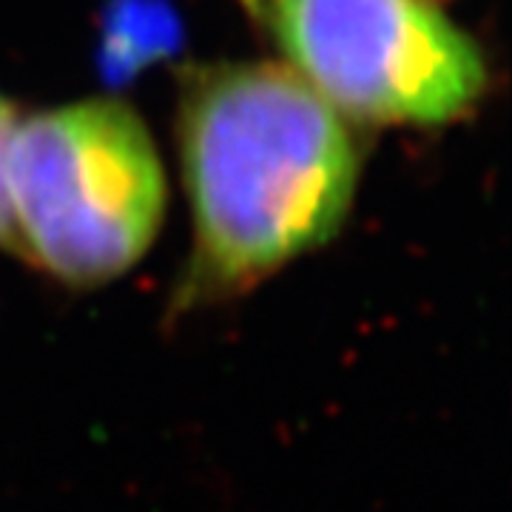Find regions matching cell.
<instances>
[{
    "label": "cell",
    "instance_id": "obj_1",
    "mask_svg": "<svg viewBox=\"0 0 512 512\" xmlns=\"http://www.w3.org/2000/svg\"><path fill=\"white\" fill-rule=\"evenodd\" d=\"M180 146L194 262L188 296L237 291L328 242L359 151L342 114L276 63L214 66L185 86Z\"/></svg>",
    "mask_w": 512,
    "mask_h": 512
},
{
    "label": "cell",
    "instance_id": "obj_2",
    "mask_svg": "<svg viewBox=\"0 0 512 512\" xmlns=\"http://www.w3.org/2000/svg\"><path fill=\"white\" fill-rule=\"evenodd\" d=\"M9 202L18 248L69 285H100L137 265L160 231V154L117 100L40 111L15 128Z\"/></svg>",
    "mask_w": 512,
    "mask_h": 512
},
{
    "label": "cell",
    "instance_id": "obj_3",
    "mask_svg": "<svg viewBox=\"0 0 512 512\" xmlns=\"http://www.w3.org/2000/svg\"><path fill=\"white\" fill-rule=\"evenodd\" d=\"M313 92L370 123L439 126L487 89L478 46L430 0H242Z\"/></svg>",
    "mask_w": 512,
    "mask_h": 512
},
{
    "label": "cell",
    "instance_id": "obj_4",
    "mask_svg": "<svg viewBox=\"0 0 512 512\" xmlns=\"http://www.w3.org/2000/svg\"><path fill=\"white\" fill-rule=\"evenodd\" d=\"M15 128H18L15 106L0 97V245H18L12 202H9V148Z\"/></svg>",
    "mask_w": 512,
    "mask_h": 512
}]
</instances>
